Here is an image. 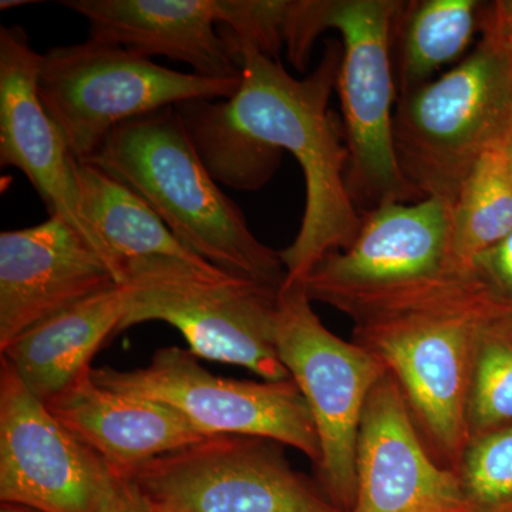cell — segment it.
I'll list each match as a JSON object with an SVG mask.
<instances>
[{
  "label": "cell",
  "instance_id": "6da1fadb",
  "mask_svg": "<svg viewBox=\"0 0 512 512\" xmlns=\"http://www.w3.org/2000/svg\"><path fill=\"white\" fill-rule=\"evenodd\" d=\"M241 86L229 100H194L185 111L195 124L231 143L238 170L274 177L282 151L291 153L305 178V211L298 235L279 251L285 284H305L325 256L346 249L362 227L346 185L349 151L345 131L329 110L338 83L342 49L328 42L322 60L299 80L279 60L239 46Z\"/></svg>",
  "mask_w": 512,
  "mask_h": 512
},
{
  "label": "cell",
  "instance_id": "7a4b0ae2",
  "mask_svg": "<svg viewBox=\"0 0 512 512\" xmlns=\"http://www.w3.org/2000/svg\"><path fill=\"white\" fill-rule=\"evenodd\" d=\"M500 303L473 271L352 319L353 342L393 377L421 439L453 471L468 439L477 333Z\"/></svg>",
  "mask_w": 512,
  "mask_h": 512
},
{
  "label": "cell",
  "instance_id": "3957f363",
  "mask_svg": "<svg viewBox=\"0 0 512 512\" xmlns=\"http://www.w3.org/2000/svg\"><path fill=\"white\" fill-rule=\"evenodd\" d=\"M136 191L175 238L215 268L281 289L279 252L262 244L208 171L175 106L114 128L86 161Z\"/></svg>",
  "mask_w": 512,
  "mask_h": 512
},
{
  "label": "cell",
  "instance_id": "277c9868",
  "mask_svg": "<svg viewBox=\"0 0 512 512\" xmlns=\"http://www.w3.org/2000/svg\"><path fill=\"white\" fill-rule=\"evenodd\" d=\"M399 0H299L288 2L284 43L289 62L305 72L320 33L342 35L338 83L349 151L346 185L359 214L382 205L426 200L404 177L394 151L397 103L392 55Z\"/></svg>",
  "mask_w": 512,
  "mask_h": 512
},
{
  "label": "cell",
  "instance_id": "5b68a950",
  "mask_svg": "<svg viewBox=\"0 0 512 512\" xmlns=\"http://www.w3.org/2000/svg\"><path fill=\"white\" fill-rule=\"evenodd\" d=\"M511 137L512 62L490 36L450 72L397 97L394 151L424 198L453 207L477 161Z\"/></svg>",
  "mask_w": 512,
  "mask_h": 512
},
{
  "label": "cell",
  "instance_id": "8992f818",
  "mask_svg": "<svg viewBox=\"0 0 512 512\" xmlns=\"http://www.w3.org/2000/svg\"><path fill=\"white\" fill-rule=\"evenodd\" d=\"M239 79H212L158 66L131 50L87 42L42 55L40 101L77 161H86L114 128L185 101L229 100Z\"/></svg>",
  "mask_w": 512,
  "mask_h": 512
},
{
  "label": "cell",
  "instance_id": "52a82bcc",
  "mask_svg": "<svg viewBox=\"0 0 512 512\" xmlns=\"http://www.w3.org/2000/svg\"><path fill=\"white\" fill-rule=\"evenodd\" d=\"M302 284L279 291L276 349L315 421L319 487L340 511L350 512L356 495V448L370 393L386 369L353 340L330 332L313 311Z\"/></svg>",
  "mask_w": 512,
  "mask_h": 512
},
{
  "label": "cell",
  "instance_id": "ba28073f",
  "mask_svg": "<svg viewBox=\"0 0 512 512\" xmlns=\"http://www.w3.org/2000/svg\"><path fill=\"white\" fill-rule=\"evenodd\" d=\"M123 288L120 330L165 322L198 359L245 367L269 382L291 379L276 349L281 289L218 268L178 269Z\"/></svg>",
  "mask_w": 512,
  "mask_h": 512
},
{
  "label": "cell",
  "instance_id": "9c48e42d",
  "mask_svg": "<svg viewBox=\"0 0 512 512\" xmlns=\"http://www.w3.org/2000/svg\"><path fill=\"white\" fill-rule=\"evenodd\" d=\"M463 274L470 272L458 268L451 249V205L426 198L362 214L355 241L325 256L303 286L311 301L355 319Z\"/></svg>",
  "mask_w": 512,
  "mask_h": 512
},
{
  "label": "cell",
  "instance_id": "30bf717a",
  "mask_svg": "<svg viewBox=\"0 0 512 512\" xmlns=\"http://www.w3.org/2000/svg\"><path fill=\"white\" fill-rule=\"evenodd\" d=\"M94 382L116 392L165 404L205 436L262 437L296 448L320 463L315 421L305 397L292 379L251 382L211 373L190 349L157 350L140 369H92Z\"/></svg>",
  "mask_w": 512,
  "mask_h": 512
},
{
  "label": "cell",
  "instance_id": "8fae6325",
  "mask_svg": "<svg viewBox=\"0 0 512 512\" xmlns=\"http://www.w3.org/2000/svg\"><path fill=\"white\" fill-rule=\"evenodd\" d=\"M281 446L221 434L154 458L128 478L153 512H343Z\"/></svg>",
  "mask_w": 512,
  "mask_h": 512
},
{
  "label": "cell",
  "instance_id": "7c38bea8",
  "mask_svg": "<svg viewBox=\"0 0 512 512\" xmlns=\"http://www.w3.org/2000/svg\"><path fill=\"white\" fill-rule=\"evenodd\" d=\"M113 473L0 362V501L40 512H103Z\"/></svg>",
  "mask_w": 512,
  "mask_h": 512
},
{
  "label": "cell",
  "instance_id": "4fadbf2b",
  "mask_svg": "<svg viewBox=\"0 0 512 512\" xmlns=\"http://www.w3.org/2000/svg\"><path fill=\"white\" fill-rule=\"evenodd\" d=\"M350 512H467L456 471L430 453L389 373L370 393L360 421Z\"/></svg>",
  "mask_w": 512,
  "mask_h": 512
},
{
  "label": "cell",
  "instance_id": "5bb4252c",
  "mask_svg": "<svg viewBox=\"0 0 512 512\" xmlns=\"http://www.w3.org/2000/svg\"><path fill=\"white\" fill-rule=\"evenodd\" d=\"M99 252L59 215L0 234V349L56 313L116 288Z\"/></svg>",
  "mask_w": 512,
  "mask_h": 512
},
{
  "label": "cell",
  "instance_id": "9a60e30c",
  "mask_svg": "<svg viewBox=\"0 0 512 512\" xmlns=\"http://www.w3.org/2000/svg\"><path fill=\"white\" fill-rule=\"evenodd\" d=\"M40 62L22 26L0 28V164L22 171L49 214L69 222L100 255L83 215L79 161L40 101Z\"/></svg>",
  "mask_w": 512,
  "mask_h": 512
},
{
  "label": "cell",
  "instance_id": "2e32d148",
  "mask_svg": "<svg viewBox=\"0 0 512 512\" xmlns=\"http://www.w3.org/2000/svg\"><path fill=\"white\" fill-rule=\"evenodd\" d=\"M62 6L89 22L96 42L187 63L212 79L241 77L227 40L215 29L221 0H67Z\"/></svg>",
  "mask_w": 512,
  "mask_h": 512
},
{
  "label": "cell",
  "instance_id": "e0dca14e",
  "mask_svg": "<svg viewBox=\"0 0 512 512\" xmlns=\"http://www.w3.org/2000/svg\"><path fill=\"white\" fill-rule=\"evenodd\" d=\"M45 406L114 476L128 478L154 458L208 439L171 407L94 382L92 370Z\"/></svg>",
  "mask_w": 512,
  "mask_h": 512
},
{
  "label": "cell",
  "instance_id": "ac0fdd59",
  "mask_svg": "<svg viewBox=\"0 0 512 512\" xmlns=\"http://www.w3.org/2000/svg\"><path fill=\"white\" fill-rule=\"evenodd\" d=\"M77 181L84 218L117 285L175 269L214 266L184 247L136 191L101 168L79 161Z\"/></svg>",
  "mask_w": 512,
  "mask_h": 512
},
{
  "label": "cell",
  "instance_id": "d6986e66",
  "mask_svg": "<svg viewBox=\"0 0 512 512\" xmlns=\"http://www.w3.org/2000/svg\"><path fill=\"white\" fill-rule=\"evenodd\" d=\"M124 313L126 289L116 286L36 323L0 353L47 404L93 369L94 355L120 332Z\"/></svg>",
  "mask_w": 512,
  "mask_h": 512
},
{
  "label": "cell",
  "instance_id": "ffe728a7",
  "mask_svg": "<svg viewBox=\"0 0 512 512\" xmlns=\"http://www.w3.org/2000/svg\"><path fill=\"white\" fill-rule=\"evenodd\" d=\"M485 2L412 0L394 18L390 55L397 97L433 80L447 64L461 62L483 29Z\"/></svg>",
  "mask_w": 512,
  "mask_h": 512
},
{
  "label": "cell",
  "instance_id": "44dd1931",
  "mask_svg": "<svg viewBox=\"0 0 512 512\" xmlns=\"http://www.w3.org/2000/svg\"><path fill=\"white\" fill-rule=\"evenodd\" d=\"M512 232V178L505 147L484 154L451 207V249L458 268L471 272L474 258Z\"/></svg>",
  "mask_w": 512,
  "mask_h": 512
},
{
  "label": "cell",
  "instance_id": "7402d4cb",
  "mask_svg": "<svg viewBox=\"0 0 512 512\" xmlns=\"http://www.w3.org/2000/svg\"><path fill=\"white\" fill-rule=\"evenodd\" d=\"M510 426L512 309L500 303L481 323L474 345L467 397L468 439Z\"/></svg>",
  "mask_w": 512,
  "mask_h": 512
},
{
  "label": "cell",
  "instance_id": "603a6c76",
  "mask_svg": "<svg viewBox=\"0 0 512 512\" xmlns=\"http://www.w3.org/2000/svg\"><path fill=\"white\" fill-rule=\"evenodd\" d=\"M456 474L467 512H512V426L470 437Z\"/></svg>",
  "mask_w": 512,
  "mask_h": 512
},
{
  "label": "cell",
  "instance_id": "cb8c5ba5",
  "mask_svg": "<svg viewBox=\"0 0 512 512\" xmlns=\"http://www.w3.org/2000/svg\"><path fill=\"white\" fill-rule=\"evenodd\" d=\"M471 268L494 298L512 309V232L477 255Z\"/></svg>",
  "mask_w": 512,
  "mask_h": 512
},
{
  "label": "cell",
  "instance_id": "d4e9b609",
  "mask_svg": "<svg viewBox=\"0 0 512 512\" xmlns=\"http://www.w3.org/2000/svg\"><path fill=\"white\" fill-rule=\"evenodd\" d=\"M481 35L495 40L512 62V0L485 2Z\"/></svg>",
  "mask_w": 512,
  "mask_h": 512
},
{
  "label": "cell",
  "instance_id": "484cf974",
  "mask_svg": "<svg viewBox=\"0 0 512 512\" xmlns=\"http://www.w3.org/2000/svg\"><path fill=\"white\" fill-rule=\"evenodd\" d=\"M103 512H153V510L133 480L113 474Z\"/></svg>",
  "mask_w": 512,
  "mask_h": 512
},
{
  "label": "cell",
  "instance_id": "4316f807",
  "mask_svg": "<svg viewBox=\"0 0 512 512\" xmlns=\"http://www.w3.org/2000/svg\"><path fill=\"white\" fill-rule=\"evenodd\" d=\"M0 512H40L33 510V508L25 507V505L2 503L0 505Z\"/></svg>",
  "mask_w": 512,
  "mask_h": 512
},
{
  "label": "cell",
  "instance_id": "83f0119b",
  "mask_svg": "<svg viewBox=\"0 0 512 512\" xmlns=\"http://www.w3.org/2000/svg\"><path fill=\"white\" fill-rule=\"evenodd\" d=\"M30 3L33 2H28V0H2V2H0V9L8 10L20 8V6L30 5Z\"/></svg>",
  "mask_w": 512,
  "mask_h": 512
},
{
  "label": "cell",
  "instance_id": "f1b7e54d",
  "mask_svg": "<svg viewBox=\"0 0 512 512\" xmlns=\"http://www.w3.org/2000/svg\"><path fill=\"white\" fill-rule=\"evenodd\" d=\"M505 157H507L508 170H510L511 178H512V137L510 143L505 147Z\"/></svg>",
  "mask_w": 512,
  "mask_h": 512
}]
</instances>
